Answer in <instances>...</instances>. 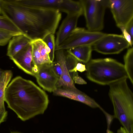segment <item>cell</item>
<instances>
[{"instance_id": "30bf717a", "label": "cell", "mask_w": 133, "mask_h": 133, "mask_svg": "<svg viewBox=\"0 0 133 133\" xmlns=\"http://www.w3.org/2000/svg\"><path fill=\"white\" fill-rule=\"evenodd\" d=\"M51 64H44L38 66L34 77L39 85L44 90L49 92L56 88L59 78L53 71Z\"/></svg>"}, {"instance_id": "4316f807", "label": "cell", "mask_w": 133, "mask_h": 133, "mask_svg": "<svg viewBox=\"0 0 133 133\" xmlns=\"http://www.w3.org/2000/svg\"><path fill=\"white\" fill-rule=\"evenodd\" d=\"M7 115V112L5 111H0V124L5 120Z\"/></svg>"}, {"instance_id": "6da1fadb", "label": "cell", "mask_w": 133, "mask_h": 133, "mask_svg": "<svg viewBox=\"0 0 133 133\" xmlns=\"http://www.w3.org/2000/svg\"><path fill=\"white\" fill-rule=\"evenodd\" d=\"M1 9L2 15L31 40L54 34L62 17L58 10L25 5L16 0H2Z\"/></svg>"}, {"instance_id": "484cf974", "label": "cell", "mask_w": 133, "mask_h": 133, "mask_svg": "<svg viewBox=\"0 0 133 133\" xmlns=\"http://www.w3.org/2000/svg\"><path fill=\"white\" fill-rule=\"evenodd\" d=\"M124 29L133 39V19L126 25Z\"/></svg>"}, {"instance_id": "1f68e13d", "label": "cell", "mask_w": 133, "mask_h": 133, "mask_svg": "<svg viewBox=\"0 0 133 133\" xmlns=\"http://www.w3.org/2000/svg\"><path fill=\"white\" fill-rule=\"evenodd\" d=\"M11 133H22L18 132H12Z\"/></svg>"}, {"instance_id": "d6a6232c", "label": "cell", "mask_w": 133, "mask_h": 133, "mask_svg": "<svg viewBox=\"0 0 133 133\" xmlns=\"http://www.w3.org/2000/svg\"></svg>"}, {"instance_id": "7402d4cb", "label": "cell", "mask_w": 133, "mask_h": 133, "mask_svg": "<svg viewBox=\"0 0 133 133\" xmlns=\"http://www.w3.org/2000/svg\"><path fill=\"white\" fill-rule=\"evenodd\" d=\"M21 35L0 29V46H4L9 43L14 36Z\"/></svg>"}, {"instance_id": "e0dca14e", "label": "cell", "mask_w": 133, "mask_h": 133, "mask_svg": "<svg viewBox=\"0 0 133 133\" xmlns=\"http://www.w3.org/2000/svg\"><path fill=\"white\" fill-rule=\"evenodd\" d=\"M92 50V46L87 45L78 46L66 50L78 62L86 64L90 60Z\"/></svg>"}, {"instance_id": "ac0fdd59", "label": "cell", "mask_w": 133, "mask_h": 133, "mask_svg": "<svg viewBox=\"0 0 133 133\" xmlns=\"http://www.w3.org/2000/svg\"><path fill=\"white\" fill-rule=\"evenodd\" d=\"M12 75L11 70H6L0 78V111H6L4 103L5 91Z\"/></svg>"}, {"instance_id": "7c38bea8", "label": "cell", "mask_w": 133, "mask_h": 133, "mask_svg": "<svg viewBox=\"0 0 133 133\" xmlns=\"http://www.w3.org/2000/svg\"><path fill=\"white\" fill-rule=\"evenodd\" d=\"M82 14V13H77L67 15L57 33L55 42V48L64 41L77 27L78 19Z\"/></svg>"}, {"instance_id": "5bb4252c", "label": "cell", "mask_w": 133, "mask_h": 133, "mask_svg": "<svg viewBox=\"0 0 133 133\" xmlns=\"http://www.w3.org/2000/svg\"><path fill=\"white\" fill-rule=\"evenodd\" d=\"M10 59L19 69L26 74L34 76L33 71L34 65L31 48L29 44Z\"/></svg>"}, {"instance_id": "f546056e", "label": "cell", "mask_w": 133, "mask_h": 133, "mask_svg": "<svg viewBox=\"0 0 133 133\" xmlns=\"http://www.w3.org/2000/svg\"><path fill=\"white\" fill-rule=\"evenodd\" d=\"M2 0H0V15H2L1 3Z\"/></svg>"}, {"instance_id": "d6986e66", "label": "cell", "mask_w": 133, "mask_h": 133, "mask_svg": "<svg viewBox=\"0 0 133 133\" xmlns=\"http://www.w3.org/2000/svg\"><path fill=\"white\" fill-rule=\"evenodd\" d=\"M124 66L128 78L133 84V48L128 49L124 57Z\"/></svg>"}, {"instance_id": "d4e9b609", "label": "cell", "mask_w": 133, "mask_h": 133, "mask_svg": "<svg viewBox=\"0 0 133 133\" xmlns=\"http://www.w3.org/2000/svg\"><path fill=\"white\" fill-rule=\"evenodd\" d=\"M73 73L72 78L74 83L79 84H87V82L78 75L77 72Z\"/></svg>"}, {"instance_id": "8fae6325", "label": "cell", "mask_w": 133, "mask_h": 133, "mask_svg": "<svg viewBox=\"0 0 133 133\" xmlns=\"http://www.w3.org/2000/svg\"><path fill=\"white\" fill-rule=\"evenodd\" d=\"M33 62L35 67L44 64H51L50 50L42 39H38L30 41Z\"/></svg>"}, {"instance_id": "f1b7e54d", "label": "cell", "mask_w": 133, "mask_h": 133, "mask_svg": "<svg viewBox=\"0 0 133 133\" xmlns=\"http://www.w3.org/2000/svg\"><path fill=\"white\" fill-rule=\"evenodd\" d=\"M5 71L0 69V78L3 75Z\"/></svg>"}, {"instance_id": "52a82bcc", "label": "cell", "mask_w": 133, "mask_h": 133, "mask_svg": "<svg viewBox=\"0 0 133 133\" xmlns=\"http://www.w3.org/2000/svg\"><path fill=\"white\" fill-rule=\"evenodd\" d=\"M18 3L26 6L49 8L58 10L67 15L77 13L83 14L79 0H16Z\"/></svg>"}, {"instance_id": "ba28073f", "label": "cell", "mask_w": 133, "mask_h": 133, "mask_svg": "<svg viewBox=\"0 0 133 133\" xmlns=\"http://www.w3.org/2000/svg\"><path fill=\"white\" fill-rule=\"evenodd\" d=\"M130 46L122 35L106 34L92 47L97 52L110 55L119 54Z\"/></svg>"}, {"instance_id": "5b68a950", "label": "cell", "mask_w": 133, "mask_h": 133, "mask_svg": "<svg viewBox=\"0 0 133 133\" xmlns=\"http://www.w3.org/2000/svg\"><path fill=\"white\" fill-rule=\"evenodd\" d=\"M87 30L100 32L104 27V17L109 0H80Z\"/></svg>"}, {"instance_id": "cb8c5ba5", "label": "cell", "mask_w": 133, "mask_h": 133, "mask_svg": "<svg viewBox=\"0 0 133 133\" xmlns=\"http://www.w3.org/2000/svg\"><path fill=\"white\" fill-rule=\"evenodd\" d=\"M86 66L85 64L80 63L78 62L75 66L72 69L69 70L70 73L77 72V71L82 72L86 71Z\"/></svg>"}, {"instance_id": "4dcf8cb0", "label": "cell", "mask_w": 133, "mask_h": 133, "mask_svg": "<svg viewBox=\"0 0 133 133\" xmlns=\"http://www.w3.org/2000/svg\"><path fill=\"white\" fill-rule=\"evenodd\" d=\"M107 133H114V132L110 130H108V131H107Z\"/></svg>"}, {"instance_id": "7a4b0ae2", "label": "cell", "mask_w": 133, "mask_h": 133, "mask_svg": "<svg viewBox=\"0 0 133 133\" xmlns=\"http://www.w3.org/2000/svg\"><path fill=\"white\" fill-rule=\"evenodd\" d=\"M4 100L23 121L43 114L49 103L44 91L32 81L20 76L14 78L7 86Z\"/></svg>"}, {"instance_id": "4fadbf2b", "label": "cell", "mask_w": 133, "mask_h": 133, "mask_svg": "<svg viewBox=\"0 0 133 133\" xmlns=\"http://www.w3.org/2000/svg\"><path fill=\"white\" fill-rule=\"evenodd\" d=\"M56 51V61L60 63L62 68V74L57 84L56 88H62L78 90L75 85L71 76L69 71V69L66 63V54L64 50H59Z\"/></svg>"}, {"instance_id": "2e32d148", "label": "cell", "mask_w": 133, "mask_h": 133, "mask_svg": "<svg viewBox=\"0 0 133 133\" xmlns=\"http://www.w3.org/2000/svg\"><path fill=\"white\" fill-rule=\"evenodd\" d=\"M30 40L24 34L13 37L10 40L7 55L12 57L29 44Z\"/></svg>"}, {"instance_id": "3957f363", "label": "cell", "mask_w": 133, "mask_h": 133, "mask_svg": "<svg viewBox=\"0 0 133 133\" xmlns=\"http://www.w3.org/2000/svg\"><path fill=\"white\" fill-rule=\"evenodd\" d=\"M127 79L109 85V95L113 107L114 117L119 121L127 133H133V93Z\"/></svg>"}, {"instance_id": "603a6c76", "label": "cell", "mask_w": 133, "mask_h": 133, "mask_svg": "<svg viewBox=\"0 0 133 133\" xmlns=\"http://www.w3.org/2000/svg\"><path fill=\"white\" fill-rule=\"evenodd\" d=\"M51 65L54 72L59 79L62 74V68L61 64L56 61L52 63Z\"/></svg>"}, {"instance_id": "9c48e42d", "label": "cell", "mask_w": 133, "mask_h": 133, "mask_svg": "<svg viewBox=\"0 0 133 133\" xmlns=\"http://www.w3.org/2000/svg\"><path fill=\"white\" fill-rule=\"evenodd\" d=\"M109 6L117 26L122 31L133 19V0H109Z\"/></svg>"}, {"instance_id": "277c9868", "label": "cell", "mask_w": 133, "mask_h": 133, "mask_svg": "<svg viewBox=\"0 0 133 133\" xmlns=\"http://www.w3.org/2000/svg\"><path fill=\"white\" fill-rule=\"evenodd\" d=\"M86 66L88 79L99 85H109L128 78L123 64L113 58L90 59Z\"/></svg>"}, {"instance_id": "83f0119b", "label": "cell", "mask_w": 133, "mask_h": 133, "mask_svg": "<svg viewBox=\"0 0 133 133\" xmlns=\"http://www.w3.org/2000/svg\"><path fill=\"white\" fill-rule=\"evenodd\" d=\"M117 133H127V132L123 127H121L117 130Z\"/></svg>"}, {"instance_id": "ffe728a7", "label": "cell", "mask_w": 133, "mask_h": 133, "mask_svg": "<svg viewBox=\"0 0 133 133\" xmlns=\"http://www.w3.org/2000/svg\"><path fill=\"white\" fill-rule=\"evenodd\" d=\"M0 29L23 34L8 18L3 15H0Z\"/></svg>"}, {"instance_id": "9a60e30c", "label": "cell", "mask_w": 133, "mask_h": 133, "mask_svg": "<svg viewBox=\"0 0 133 133\" xmlns=\"http://www.w3.org/2000/svg\"><path fill=\"white\" fill-rule=\"evenodd\" d=\"M55 96H62L78 101L92 108H102L94 100L79 90L76 91L62 88H56L53 92Z\"/></svg>"}, {"instance_id": "44dd1931", "label": "cell", "mask_w": 133, "mask_h": 133, "mask_svg": "<svg viewBox=\"0 0 133 133\" xmlns=\"http://www.w3.org/2000/svg\"><path fill=\"white\" fill-rule=\"evenodd\" d=\"M50 50L49 56L51 61L54 62L55 58V39L54 34H49L46 36L43 39Z\"/></svg>"}, {"instance_id": "8992f818", "label": "cell", "mask_w": 133, "mask_h": 133, "mask_svg": "<svg viewBox=\"0 0 133 133\" xmlns=\"http://www.w3.org/2000/svg\"><path fill=\"white\" fill-rule=\"evenodd\" d=\"M106 34L101 32L91 31L83 28L77 27L64 41L55 48V51L67 50L82 46H92Z\"/></svg>"}]
</instances>
